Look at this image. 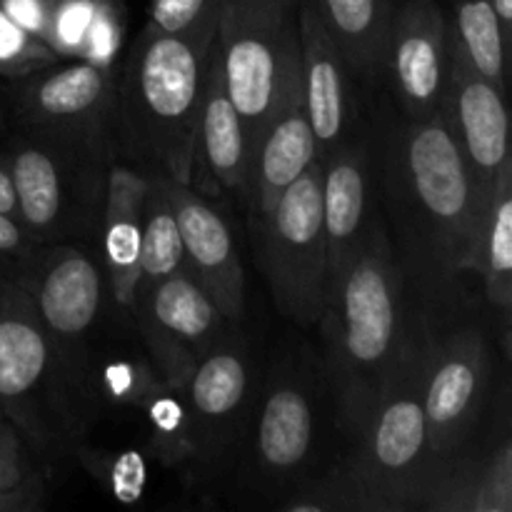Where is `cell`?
Returning <instances> with one entry per match:
<instances>
[{
  "instance_id": "obj_28",
  "label": "cell",
  "mask_w": 512,
  "mask_h": 512,
  "mask_svg": "<svg viewBox=\"0 0 512 512\" xmlns=\"http://www.w3.org/2000/svg\"><path fill=\"white\" fill-rule=\"evenodd\" d=\"M183 268H188V265H185L183 240H180V228L178 220H175L173 203L168 198L165 178L163 175H150V188L143 203V238H140L135 295Z\"/></svg>"
},
{
  "instance_id": "obj_16",
  "label": "cell",
  "mask_w": 512,
  "mask_h": 512,
  "mask_svg": "<svg viewBox=\"0 0 512 512\" xmlns=\"http://www.w3.org/2000/svg\"><path fill=\"white\" fill-rule=\"evenodd\" d=\"M450 48V40H448ZM438 115L453 135L460 155L468 163L480 193L503 173L510 160V120L505 93L475 73L453 48L448 60V80Z\"/></svg>"
},
{
  "instance_id": "obj_37",
  "label": "cell",
  "mask_w": 512,
  "mask_h": 512,
  "mask_svg": "<svg viewBox=\"0 0 512 512\" xmlns=\"http://www.w3.org/2000/svg\"><path fill=\"white\" fill-rule=\"evenodd\" d=\"M35 248H38V243H33L23 223L13 215L0 213V260L10 265L8 278H13L15 270L33 255Z\"/></svg>"
},
{
  "instance_id": "obj_17",
  "label": "cell",
  "mask_w": 512,
  "mask_h": 512,
  "mask_svg": "<svg viewBox=\"0 0 512 512\" xmlns=\"http://www.w3.org/2000/svg\"><path fill=\"white\" fill-rule=\"evenodd\" d=\"M165 188L178 220L190 275L230 323H240L245 318V270L228 220L210 198L190 185L165 178Z\"/></svg>"
},
{
  "instance_id": "obj_27",
  "label": "cell",
  "mask_w": 512,
  "mask_h": 512,
  "mask_svg": "<svg viewBox=\"0 0 512 512\" xmlns=\"http://www.w3.org/2000/svg\"><path fill=\"white\" fill-rule=\"evenodd\" d=\"M448 40L450 48L488 83L508 93L505 88V58L510 35L500 25L498 13L490 0H448Z\"/></svg>"
},
{
  "instance_id": "obj_19",
  "label": "cell",
  "mask_w": 512,
  "mask_h": 512,
  "mask_svg": "<svg viewBox=\"0 0 512 512\" xmlns=\"http://www.w3.org/2000/svg\"><path fill=\"white\" fill-rule=\"evenodd\" d=\"M415 510L420 512H512V443L510 435L478 440L440 455Z\"/></svg>"
},
{
  "instance_id": "obj_10",
  "label": "cell",
  "mask_w": 512,
  "mask_h": 512,
  "mask_svg": "<svg viewBox=\"0 0 512 512\" xmlns=\"http://www.w3.org/2000/svg\"><path fill=\"white\" fill-rule=\"evenodd\" d=\"M493 375L488 333L470 310L428 325L423 408L433 460L478 435Z\"/></svg>"
},
{
  "instance_id": "obj_8",
  "label": "cell",
  "mask_w": 512,
  "mask_h": 512,
  "mask_svg": "<svg viewBox=\"0 0 512 512\" xmlns=\"http://www.w3.org/2000/svg\"><path fill=\"white\" fill-rule=\"evenodd\" d=\"M0 415L43 455L73 435V388L33 300L5 275H0Z\"/></svg>"
},
{
  "instance_id": "obj_6",
  "label": "cell",
  "mask_w": 512,
  "mask_h": 512,
  "mask_svg": "<svg viewBox=\"0 0 512 512\" xmlns=\"http://www.w3.org/2000/svg\"><path fill=\"white\" fill-rule=\"evenodd\" d=\"M323 388L320 365L293 355L265 375L230 470L235 490L248 503L273 508L303 475L313 473Z\"/></svg>"
},
{
  "instance_id": "obj_36",
  "label": "cell",
  "mask_w": 512,
  "mask_h": 512,
  "mask_svg": "<svg viewBox=\"0 0 512 512\" xmlns=\"http://www.w3.org/2000/svg\"><path fill=\"white\" fill-rule=\"evenodd\" d=\"M0 8L8 13L13 23H18L25 33L38 40L48 38L50 20H53V0H0Z\"/></svg>"
},
{
  "instance_id": "obj_32",
  "label": "cell",
  "mask_w": 512,
  "mask_h": 512,
  "mask_svg": "<svg viewBox=\"0 0 512 512\" xmlns=\"http://www.w3.org/2000/svg\"><path fill=\"white\" fill-rule=\"evenodd\" d=\"M58 55L48 43L25 33L18 23L0 8V78L18 80L45 65L58 63Z\"/></svg>"
},
{
  "instance_id": "obj_1",
  "label": "cell",
  "mask_w": 512,
  "mask_h": 512,
  "mask_svg": "<svg viewBox=\"0 0 512 512\" xmlns=\"http://www.w3.org/2000/svg\"><path fill=\"white\" fill-rule=\"evenodd\" d=\"M375 198L408 298L428 325L470 308V248L483 193L440 115L383 108L368 130Z\"/></svg>"
},
{
  "instance_id": "obj_25",
  "label": "cell",
  "mask_w": 512,
  "mask_h": 512,
  "mask_svg": "<svg viewBox=\"0 0 512 512\" xmlns=\"http://www.w3.org/2000/svg\"><path fill=\"white\" fill-rule=\"evenodd\" d=\"M470 275L483 283L485 300L508 320L512 308V165L483 195L470 248Z\"/></svg>"
},
{
  "instance_id": "obj_14",
  "label": "cell",
  "mask_w": 512,
  "mask_h": 512,
  "mask_svg": "<svg viewBox=\"0 0 512 512\" xmlns=\"http://www.w3.org/2000/svg\"><path fill=\"white\" fill-rule=\"evenodd\" d=\"M115 70L88 60L45 65L13 80L18 128H78L113 133ZM115 135V133H113Z\"/></svg>"
},
{
  "instance_id": "obj_20",
  "label": "cell",
  "mask_w": 512,
  "mask_h": 512,
  "mask_svg": "<svg viewBox=\"0 0 512 512\" xmlns=\"http://www.w3.org/2000/svg\"><path fill=\"white\" fill-rule=\"evenodd\" d=\"M250 170H253V150L238 108L230 100L218 48H215L205 80L203 103H200L198 130H195L190 188L205 198H220L225 193L235 195L240 203L248 205Z\"/></svg>"
},
{
  "instance_id": "obj_3",
  "label": "cell",
  "mask_w": 512,
  "mask_h": 512,
  "mask_svg": "<svg viewBox=\"0 0 512 512\" xmlns=\"http://www.w3.org/2000/svg\"><path fill=\"white\" fill-rule=\"evenodd\" d=\"M215 25L218 3L180 33L143 28L115 80L113 133L143 173L190 185Z\"/></svg>"
},
{
  "instance_id": "obj_12",
  "label": "cell",
  "mask_w": 512,
  "mask_h": 512,
  "mask_svg": "<svg viewBox=\"0 0 512 512\" xmlns=\"http://www.w3.org/2000/svg\"><path fill=\"white\" fill-rule=\"evenodd\" d=\"M258 370L243 335L230 330L198 363L185 388L193 428V465L200 478L230 473L258 398Z\"/></svg>"
},
{
  "instance_id": "obj_31",
  "label": "cell",
  "mask_w": 512,
  "mask_h": 512,
  "mask_svg": "<svg viewBox=\"0 0 512 512\" xmlns=\"http://www.w3.org/2000/svg\"><path fill=\"white\" fill-rule=\"evenodd\" d=\"M78 460L93 480H98L118 503L135 505L148 485V463L138 450H95L78 448Z\"/></svg>"
},
{
  "instance_id": "obj_40",
  "label": "cell",
  "mask_w": 512,
  "mask_h": 512,
  "mask_svg": "<svg viewBox=\"0 0 512 512\" xmlns=\"http://www.w3.org/2000/svg\"><path fill=\"white\" fill-rule=\"evenodd\" d=\"M490 5L498 13L503 30L512 38V0H490Z\"/></svg>"
},
{
  "instance_id": "obj_39",
  "label": "cell",
  "mask_w": 512,
  "mask_h": 512,
  "mask_svg": "<svg viewBox=\"0 0 512 512\" xmlns=\"http://www.w3.org/2000/svg\"><path fill=\"white\" fill-rule=\"evenodd\" d=\"M0 213L18 218V195H15L13 175H10L5 155H0Z\"/></svg>"
},
{
  "instance_id": "obj_34",
  "label": "cell",
  "mask_w": 512,
  "mask_h": 512,
  "mask_svg": "<svg viewBox=\"0 0 512 512\" xmlns=\"http://www.w3.org/2000/svg\"><path fill=\"white\" fill-rule=\"evenodd\" d=\"M218 0H150L148 25L158 33H180L198 23Z\"/></svg>"
},
{
  "instance_id": "obj_33",
  "label": "cell",
  "mask_w": 512,
  "mask_h": 512,
  "mask_svg": "<svg viewBox=\"0 0 512 512\" xmlns=\"http://www.w3.org/2000/svg\"><path fill=\"white\" fill-rule=\"evenodd\" d=\"M158 383V370L145 360H110L100 373V390L125 408H140Z\"/></svg>"
},
{
  "instance_id": "obj_9",
  "label": "cell",
  "mask_w": 512,
  "mask_h": 512,
  "mask_svg": "<svg viewBox=\"0 0 512 512\" xmlns=\"http://www.w3.org/2000/svg\"><path fill=\"white\" fill-rule=\"evenodd\" d=\"M320 190L323 160L318 158L280 195L275 208L250 228L280 315L303 328L320 323L330 300L328 240Z\"/></svg>"
},
{
  "instance_id": "obj_22",
  "label": "cell",
  "mask_w": 512,
  "mask_h": 512,
  "mask_svg": "<svg viewBox=\"0 0 512 512\" xmlns=\"http://www.w3.org/2000/svg\"><path fill=\"white\" fill-rule=\"evenodd\" d=\"M313 128L303 100V80L295 93L285 100L273 120L265 128L253 153V170H250V198L248 218L250 228L258 225L270 210L275 208L280 195L305 173V168L318 160Z\"/></svg>"
},
{
  "instance_id": "obj_29",
  "label": "cell",
  "mask_w": 512,
  "mask_h": 512,
  "mask_svg": "<svg viewBox=\"0 0 512 512\" xmlns=\"http://www.w3.org/2000/svg\"><path fill=\"white\" fill-rule=\"evenodd\" d=\"M138 410H143L150 428V450L168 468L193 465V428H190V405L185 388L160 383L150 390Z\"/></svg>"
},
{
  "instance_id": "obj_4",
  "label": "cell",
  "mask_w": 512,
  "mask_h": 512,
  "mask_svg": "<svg viewBox=\"0 0 512 512\" xmlns=\"http://www.w3.org/2000/svg\"><path fill=\"white\" fill-rule=\"evenodd\" d=\"M18 218L33 243H83L100 233L115 135L18 128L8 153Z\"/></svg>"
},
{
  "instance_id": "obj_13",
  "label": "cell",
  "mask_w": 512,
  "mask_h": 512,
  "mask_svg": "<svg viewBox=\"0 0 512 512\" xmlns=\"http://www.w3.org/2000/svg\"><path fill=\"white\" fill-rule=\"evenodd\" d=\"M130 313L153 368L175 388H188L200 360L233 330L188 268L135 295Z\"/></svg>"
},
{
  "instance_id": "obj_18",
  "label": "cell",
  "mask_w": 512,
  "mask_h": 512,
  "mask_svg": "<svg viewBox=\"0 0 512 512\" xmlns=\"http://www.w3.org/2000/svg\"><path fill=\"white\" fill-rule=\"evenodd\" d=\"M323 228L328 240L330 293L348 265L363 248L375 215L373 168H370L368 135L358 133L343 140L323 158Z\"/></svg>"
},
{
  "instance_id": "obj_41",
  "label": "cell",
  "mask_w": 512,
  "mask_h": 512,
  "mask_svg": "<svg viewBox=\"0 0 512 512\" xmlns=\"http://www.w3.org/2000/svg\"><path fill=\"white\" fill-rule=\"evenodd\" d=\"M3 128H5V113L3 108H0V133H3Z\"/></svg>"
},
{
  "instance_id": "obj_11",
  "label": "cell",
  "mask_w": 512,
  "mask_h": 512,
  "mask_svg": "<svg viewBox=\"0 0 512 512\" xmlns=\"http://www.w3.org/2000/svg\"><path fill=\"white\" fill-rule=\"evenodd\" d=\"M13 280L33 300L55 360L75 390L85 378V343L103 303V265L85 245L50 243L38 245Z\"/></svg>"
},
{
  "instance_id": "obj_24",
  "label": "cell",
  "mask_w": 512,
  "mask_h": 512,
  "mask_svg": "<svg viewBox=\"0 0 512 512\" xmlns=\"http://www.w3.org/2000/svg\"><path fill=\"white\" fill-rule=\"evenodd\" d=\"M353 78L365 83L385 80L393 0H310Z\"/></svg>"
},
{
  "instance_id": "obj_35",
  "label": "cell",
  "mask_w": 512,
  "mask_h": 512,
  "mask_svg": "<svg viewBox=\"0 0 512 512\" xmlns=\"http://www.w3.org/2000/svg\"><path fill=\"white\" fill-rule=\"evenodd\" d=\"M33 473L28 443L8 418L0 415V488H13Z\"/></svg>"
},
{
  "instance_id": "obj_15",
  "label": "cell",
  "mask_w": 512,
  "mask_h": 512,
  "mask_svg": "<svg viewBox=\"0 0 512 512\" xmlns=\"http://www.w3.org/2000/svg\"><path fill=\"white\" fill-rule=\"evenodd\" d=\"M448 18L440 0H405L390 25L385 80L400 113L438 115L448 80Z\"/></svg>"
},
{
  "instance_id": "obj_2",
  "label": "cell",
  "mask_w": 512,
  "mask_h": 512,
  "mask_svg": "<svg viewBox=\"0 0 512 512\" xmlns=\"http://www.w3.org/2000/svg\"><path fill=\"white\" fill-rule=\"evenodd\" d=\"M413 310L378 208L363 248L333 288L318 323L325 343L320 360L325 390L335 423L350 443L365 433L378 408Z\"/></svg>"
},
{
  "instance_id": "obj_7",
  "label": "cell",
  "mask_w": 512,
  "mask_h": 512,
  "mask_svg": "<svg viewBox=\"0 0 512 512\" xmlns=\"http://www.w3.org/2000/svg\"><path fill=\"white\" fill-rule=\"evenodd\" d=\"M215 48L255 153L300 85V0H218Z\"/></svg>"
},
{
  "instance_id": "obj_23",
  "label": "cell",
  "mask_w": 512,
  "mask_h": 512,
  "mask_svg": "<svg viewBox=\"0 0 512 512\" xmlns=\"http://www.w3.org/2000/svg\"><path fill=\"white\" fill-rule=\"evenodd\" d=\"M150 188V175L135 165L115 160L110 165L105 188L103 218H100V265L105 283L120 308L130 310L138 288L140 238H143V203Z\"/></svg>"
},
{
  "instance_id": "obj_38",
  "label": "cell",
  "mask_w": 512,
  "mask_h": 512,
  "mask_svg": "<svg viewBox=\"0 0 512 512\" xmlns=\"http://www.w3.org/2000/svg\"><path fill=\"white\" fill-rule=\"evenodd\" d=\"M43 503L45 483L35 470L13 488H0V512H38Z\"/></svg>"
},
{
  "instance_id": "obj_30",
  "label": "cell",
  "mask_w": 512,
  "mask_h": 512,
  "mask_svg": "<svg viewBox=\"0 0 512 512\" xmlns=\"http://www.w3.org/2000/svg\"><path fill=\"white\" fill-rule=\"evenodd\" d=\"M280 512H365L358 485L343 460L325 473H308L273 505Z\"/></svg>"
},
{
  "instance_id": "obj_21",
  "label": "cell",
  "mask_w": 512,
  "mask_h": 512,
  "mask_svg": "<svg viewBox=\"0 0 512 512\" xmlns=\"http://www.w3.org/2000/svg\"><path fill=\"white\" fill-rule=\"evenodd\" d=\"M300 80L320 160L358 125L353 73L320 23L310 0H300Z\"/></svg>"
},
{
  "instance_id": "obj_5",
  "label": "cell",
  "mask_w": 512,
  "mask_h": 512,
  "mask_svg": "<svg viewBox=\"0 0 512 512\" xmlns=\"http://www.w3.org/2000/svg\"><path fill=\"white\" fill-rule=\"evenodd\" d=\"M428 320L418 308L410 318L398 360L368 428L343 458L358 485L365 512L415 510L433 465L423 408Z\"/></svg>"
},
{
  "instance_id": "obj_26",
  "label": "cell",
  "mask_w": 512,
  "mask_h": 512,
  "mask_svg": "<svg viewBox=\"0 0 512 512\" xmlns=\"http://www.w3.org/2000/svg\"><path fill=\"white\" fill-rule=\"evenodd\" d=\"M125 35L120 0H53L45 43L58 58L88 60L113 68Z\"/></svg>"
}]
</instances>
